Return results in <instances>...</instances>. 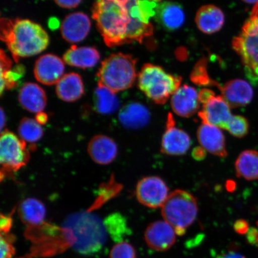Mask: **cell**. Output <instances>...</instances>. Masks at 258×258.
I'll list each match as a JSON object with an SVG mask.
<instances>
[{
    "instance_id": "8d00e7d4",
    "label": "cell",
    "mask_w": 258,
    "mask_h": 258,
    "mask_svg": "<svg viewBox=\"0 0 258 258\" xmlns=\"http://www.w3.org/2000/svg\"><path fill=\"white\" fill-rule=\"evenodd\" d=\"M234 230L237 232L238 234H244L247 233L249 231V224H248L246 221L243 219H240L235 222L234 225Z\"/></svg>"
},
{
    "instance_id": "e0dca14e",
    "label": "cell",
    "mask_w": 258,
    "mask_h": 258,
    "mask_svg": "<svg viewBox=\"0 0 258 258\" xmlns=\"http://www.w3.org/2000/svg\"><path fill=\"white\" fill-rule=\"evenodd\" d=\"M198 138L208 152L220 157L227 156L224 135L220 128L203 122L198 130Z\"/></svg>"
},
{
    "instance_id": "4316f807",
    "label": "cell",
    "mask_w": 258,
    "mask_h": 258,
    "mask_svg": "<svg viewBox=\"0 0 258 258\" xmlns=\"http://www.w3.org/2000/svg\"><path fill=\"white\" fill-rule=\"evenodd\" d=\"M94 104L99 114L108 115L117 110L120 102L115 93L98 84L94 93Z\"/></svg>"
},
{
    "instance_id": "f6af8a7d",
    "label": "cell",
    "mask_w": 258,
    "mask_h": 258,
    "mask_svg": "<svg viewBox=\"0 0 258 258\" xmlns=\"http://www.w3.org/2000/svg\"><path fill=\"white\" fill-rule=\"evenodd\" d=\"M257 225L258 227V222H257ZM252 244L256 245V246L258 247V229H256V230L255 232H254L253 237Z\"/></svg>"
},
{
    "instance_id": "cb8c5ba5",
    "label": "cell",
    "mask_w": 258,
    "mask_h": 258,
    "mask_svg": "<svg viewBox=\"0 0 258 258\" xmlns=\"http://www.w3.org/2000/svg\"><path fill=\"white\" fill-rule=\"evenodd\" d=\"M56 94L63 101L73 102L79 100L85 93V87L79 74L70 73L64 75L57 83Z\"/></svg>"
},
{
    "instance_id": "836d02e7",
    "label": "cell",
    "mask_w": 258,
    "mask_h": 258,
    "mask_svg": "<svg viewBox=\"0 0 258 258\" xmlns=\"http://www.w3.org/2000/svg\"><path fill=\"white\" fill-rule=\"evenodd\" d=\"M193 82L199 85H212L214 81L211 80L206 71L205 63L199 62L192 74Z\"/></svg>"
},
{
    "instance_id": "f546056e",
    "label": "cell",
    "mask_w": 258,
    "mask_h": 258,
    "mask_svg": "<svg viewBox=\"0 0 258 258\" xmlns=\"http://www.w3.org/2000/svg\"><path fill=\"white\" fill-rule=\"evenodd\" d=\"M104 222L106 230L114 240L120 238L121 235L127 230L125 219L120 214L110 215Z\"/></svg>"
},
{
    "instance_id": "3957f363",
    "label": "cell",
    "mask_w": 258,
    "mask_h": 258,
    "mask_svg": "<svg viewBox=\"0 0 258 258\" xmlns=\"http://www.w3.org/2000/svg\"><path fill=\"white\" fill-rule=\"evenodd\" d=\"M62 229L73 249L86 255L98 252L108 239L104 222L89 211L68 216Z\"/></svg>"
},
{
    "instance_id": "ffe728a7",
    "label": "cell",
    "mask_w": 258,
    "mask_h": 258,
    "mask_svg": "<svg viewBox=\"0 0 258 258\" xmlns=\"http://www.w3.org/2000/svg\"><path fill=\"white\" fill-rule=\"evenodd\" d=\"M225 22L221 10L214 5L203 6L197 12L196 25L203 33L214 34L221 30Z\"/></svg>"
},
{
    "instance_id": "f35d334b",
    "label": "cell",
    "mask_w": 258,
    "mask_h": 258,
    "mask_svg": "<svg viewBox=\"0 0 258 258\" xmlns=\"http://www.w3.org/2000/svg\"><path fill=\"white\" fill-rule=\"evenodd\" d=\"M215 95V93L208 89H203L199 93V101L205 104L209 100Z\"/></svg>"
},
{
    "instance_id": "30bf717a",
    "label": "cell",
    "mask_w": 258,
    "mask_h": 258,
    "mask_svg": "<svg viewBox=\"0 0 258 258\" xmlns=\"http://www.w3.org/2000/svg\"><path fill=\"white\" fill-rule=\"evenodd\" d=\"M175 120L172 114L167 116L166 130L161 140V152L170 156L185 154L191 147V142L188 134L175 126Z\"/></svg>"
},
{
    "instance_id": "d590c367",
    "label": "cell",
    "mask_w": 258,
    "mask_h": 258,
    "mask_svg": "<svg viewBox=\"0 0 258 258\" xmlns=\"http://www.w3.org/2000/svg\"><path fill=\"white\" fill-rule=\"evenodd\" d=\"M12 225V219L10 215H1L0 228L2 234H8Z\"/></svg>"
},
{
    "instance_id": "7dc6e473",
    "label": "cell",
    "mask_w": 258,
    "mask_h": 258,
    "mask_svg": "<svg viewBox=\"0 0 258 258\" xmlns=\"http://www.w3.org/2000/svg\"><path fill=\"white\" fill-rule=\"evenodd\" d=\"M151 1H160V0H151Z\"/></svg>"
},
{
    "instance_id": "5bb4252c",
    "label": "cell",
    "mask_w": 258,
    "mask_h": 258,
    "mask_svg": "<svg viewBox=\"0 0 258 258\" xmlns=\"http://www.w3.org/2000/svg\"><path fill=\"white\" fill-rule=\"evenodd\" d=\"M215 86L220 90L221 96L231 108L246 106L252 100L253 90L246 81L235 79L222 86L216 82Z\"/></svg>"
},
{
    "instance_id": "277c9868",
    "label": "cell",
    "mask_w": 258,
    "mask_h": 258,
    "mask_svg": "<svg viewBox=\"0 0 258 258\" xmlns=\"http://www.w3.org/2000/svg\"><path fill=\"white\" fill-rule=\"evenodd\" d=\"M137 62L131 54H112L102 61L97 73L98 84L115 93L131 88L137 79Z\"/></svg>"
},
{
    "instance_id": "60d3db41",
    "label": "cell",
    "mask_w": 258,
    "mask_h": 258,
    "mask_svg": "<svg viewBox=\"0 0 258 258\" xmlns=\"http://www.w3.org/2000/svg\"><path fill=\"white\" fill-rule=\"evenodd\" d=\"M216 258H245V257L240 253L230 251L227 253L219 254Z\"/></svg>"
},
{
    "instance_id": "7402d4cb",
    "label": "cell",
    "mask_w": 258,
    "mask_h": 258,
    "mask_svg": "<svg viewBox=\"0 0 258 258\" xmlns=\"http://www.w3.org/2000/svg\"><path fill=\"white\" fill-rule=\"evenodd\" d=\"M156 16L159 23L168 31L181 27L185 19L181 6L173 2H165L157 6Z\"/></svg>"
},
{
    "instance_id": "d4e9b609",
    "label": "cell",
    "mask_w": 258,
    "mask_h": 258,
    "mask_svg": "<svg viewBox=\"0 0 258 258\" xmlns=\"http://www.w3.org/2000/svg\"><path fill=\"white\" fill-rule=\"evenodd\" d=\"M18 215L21 220L30 227L43 225L46 216V209L39 200L28 198L19 206Z\"/></svg>"
},
{
    "instance_id": "ba28073f",
    "label": "cell",
    "mask_w": 258,
    "mask_h": 258,
    "mask_svg": "<svg viewBox=\"0 0 258 258\" xmlns=\"http://www.w3.org/2000/svg\"><path fill=\"white\" fill-rule=\"evenodd\" d=\"M30 159L27 144L21 138L8 130L0 137L1 176L16 172L26 166Z\"/></svg>"
},
{
    "instance_id": "9a60e30c",
    "label": "cell",
    "mask_w": 258,
    "mask_h": 258,
    "mask_svg": "<svg viewBox=\"0 0 258 258\" xmlns=\"http://www.w3.org/2000/svg\"><path fill=\"white\" fill-rule=\"evenodd\" d=\"M91 22L88 16L82 12L73 13L66 16L61 24L63 39L70 43H79L88 36Z\"/></svg>"
},
{
    "instance_id": "d6a6232c",
    "label": "cell",
    "mask_w": 258,
    "mask_h": 258,
    "mask_svg": "<svg viewBox=\"0 0 258 258\" xmlns=\"http://www.w3.org/2000/svg\"><path fill=\"white\" fill-rule=\"evenodd\" d=\"M121 188L122 186L120 184L115 182L114 180L112 179L111 181L109 182L108 184L105 185L101 189L105 192H102L103 194L102 196L99 197L98 200H97V202H95L94 205H93L92 208H90L89 211H91V210L96 209L97 207H98V206L102 205L103 203H105L108 200L117 195V194L120 191Z\"/></svg>"
},
{
    "instance_id": "4fadbf2b",
    "label": "cell",
    "mask_w": 258,
    "mask_h": 258,
    "mask_svg": "<svg viewBox=\"0 0 258 258\" xmlns=\"http://www.w3.org/2000/svg\"><path fill=\"white\" fill-rule=\"evenodd\" d=\"M176 232L165 221H155L145 231V240L151 249L163 251L170 249L175 243Z\"/></svg>"
},
{
    "instance_id": "9c48e42d",
    "label": "cell",
    "mask_w": 258,
    "mask_h": 258,
    "mask_svg": "<svg viewBox=\"0 0 258 258\" xmlns=\"http://www.w3.org/2000/svg\"><path fill=\"white\" fill-rule=\"evenodd\" d=\"M169 195L168 187L157 176L144 177L139 181L136 188L138 201L150 208L162 207Z\"/></svg>"
},
{
    "instance_id": "484cf974",
    "label": "cell",
    "mask_w": 258,
    "mask_h": 258,
    "mask_svg": "<svg viewBox=\"0 0 258 258\" xmlns=\"http://www.w3.org/2000/svg\"><path fill=\"white\" fill-rule=\"evenodd\" d=\"M236 175L247 180L258 179V152L246 150L242 152L235 163Z\"/></svg>"
},
{
    "instance_id": "ee69618b",
    "label": "cell",
    "mask_w": 258,
    "mask_h": 258,
    "mask_svg": "<svg viewBox=\"0 0 258 258\" xmlns=\"http://www.w3.org/2000/svg\"><path fill=\"white\" fill-rule=\"evenodd\" d=\"M1 129L2 131L3 130V128H4L5 125H6V114L4 112V110H3V109H1Z\"/></svg>"
},
{
    "instance_id": "ab89813d",
    "label": "cell",
    "mask_w": 258,
    "mask_h": 258,
    "mask_svg": "<svg viewBox=\"0 0 258 258\" xmlns=\"http://www.w3.org/2000/svg\"><path fill=\"white\" fill-rule=\"evenodd\" d=\"M206 155V151L202 147L195 148L193 150L192 156L196 160L201 161L205 159Z\"/></svg>"
},
{
    "instance_id": "1f68e13d",
    "label": "cell",
    "mask_w": 258,
    "mask_h": 258,
    "mask_svg": "<svg viewBox=\"0 0 258 258\" xmlns=\"http://www.w3.org/2000/svg\"><path fill=\"white\" fill-rule=\"evenodd\" d=\"M109 258H137V253L132 244L121 241L113 246Z\"/></svg>"
},
{
    "instance_id": "e575fe53",
    "label": "cell",
    "mask_w": 258,
    "mask_h": 258,
    "mask_svg": "<svg viewBox=\"0 0 258 258\" xmlns=\"http://www.w3.org/2000/svg\"><path fill=\"white\" fill-rule=\"evenodd\" d=\"M8 234H1V256L0 258H11L15 253V248L12 242L14 238Z\"/></svg>"
},
{
    "instance_id": "7bdbcfd3",
    "label": "cell",
    "mask_w": 258,
    "mask_h": 258,
    "mask_svg": "<svg viewBox=\"0 0 258 258\" xmlns=\"http://www.w3.org/2000/svg\"><path fill=\"white\" fill-rule=\"evenodd\" d=\"M59 26V21L57 19H50L49 21V27L51 29H56Z\"/></svg>"
},
{
    "instance_id": "4dcf8cb0",
    "label": "cell",
    "mask_w": 258,
    "mask_h": 258,
    "mask_svg": "<svg viewBox=\"0 0 258 258\" xmlns=\"http://www.w3.org/2000/svg\"><path fill=\"white\" fill-rule=\"evenodd\" d=\"M249 128V122L246 118L241 115H233L226 130L234 137L241 138L246 136Z\"/></svg>"
},
{
    "instance_id": "83f0119b",
    "label": "cell",
    "mask_w": 258,
    "mask_h": 258,
    "mask_svg": "<svg viewBox=\"0 0 258 258\" xmlns=\"http://www.w3.org/2000/svg\"><path fill=\"white\" fill-rule=\"evenodd\" d=\"M25 73L24 66L18 64L12 69V62L9 58L1 59V95L5 89H12L18 85L19 80L24 77Z\"/></svg>"
},
{
    "instance_id": "5b68a950",
    "label": "cell",
    "mask_w": 258,
    "mask_h": 258,
    "mask_svg": "<svg viewBox=\"0 0 258 258\" xmlns=\"http://www.w3.org/2000/svg\"><path fill=\"white\" fill-rule=\"evenodd\" d=\"M182 79L167 73L154 64H145L138 76V86L148 98L157 104H165L180 88Z\"/></svg>"
},
{
    "instance_id": "2e32d148",
    "label": "cell",
    "mask_w": 258,
    "mask_h": 258,
    "mask_svg": "<svg viewBox=\"0 0 258 258\" xmlns=\"http://www.w3.org/2000/svg\"><path fill=\"white\" fill-rule=\"evenodd\" d=\"M199 93L192 87L183 85L176 90L171 98L174 112L182 117H189L199 108Z\"/></svg>"
},
{
    "instance_id": "603a6c76",
    "label": "cell",
    "mask_w": 258,
    "mask_h": 258,
    "mask_svg": "<svg viewBox=\"0 0 258 258\" xmlns=\"http://www.w3.org/2000/svg\"><path fill=\"white\" fill-rule=\"evenodd\" d=\"M100 57L99 51L94 47L72 46L63 54V59L70 66L86 69L95 66Z\"/></svg>"
},
{
    "instance_id": "52a82bcc",
    "label": "cell",
    "mask_w": 258,
    "mask_h": 258,
    "mask_svg": "<svg viewBox=\"0 0 258 258\" xmlns=\"http://www.w3.org/2000/svg\"><path fill=\"white\" fill-rule=\"evenodd\" d=\"M233 47L241 58L246 75L251 82L258 81V3L245 22Z\"/></svg>"
},
{
    "instance_id": "74e56055",
    "label": "cell",
    "mask_w": 258,
    "mask_h": 258,
    "mask_svg": "<svg viewBox=\"0 0 258 258\" xmlns=\"http://www.w3.org/2000/svg\"><path fill=\"white\" fill-rule=\"evenodd\" d=\"M82 0H54V2L61 8L72 9L77 7Z\"/></svg>"
},
{
    "instance_id": "7c38bea8",
    "label": "cell",
    "mask_w": 258,
    "mask_h": 258,
    "mask_svg": "<svg viewBox=\"0 0 258 258\" xmlns=\"http://www.w3.org/2000/svg\"><path fill=\"white\" fill-rule=\"evenodd\" d=\"M230 108L221 96L215 95L203 104L199 116L203 122L226 130L233 116Z\"/></svg>"
},
{
    "instance_id": "ac0fdd59",
    "label": "cell",
    "mask_w": 258,
    "mask_h": 258,
    "mask_svg": "<svg viewBox=\"0 0 258 258\" xmlns=\"http://www.w3.org/2000/svg\"><path fill=\"white\" fill-rule=\"evenodd\" d=\"M88 151L95 163L106 165L115 159L118 147L115 141L105 135H98L89 142Z\"/></svg>"
},
{
    "instance_id": "44dd1931",
    "label": "cell",
    "mask_w": 258,
    "mask_h": 258,
    "mask_svg": "<svg viewBox=\"0 0 258 258\" xmlns=\"http://www.w3.org/2000/svg\"><path fill=\"white\" fill-rule=\"evenodd\" d=\"M119 121L125 128L139 129L145 126L150 121V113L144 105L131 102L122 106L119 112Z\"/></svg>"
},
{
    "instance_id": "f1b7e54d",
    "label": "cell",
    "mask_w": 258,
    "mask_h": 258,
    "mask_svg": "<svg viewBox=\"0 0 258 258\" xmlns=\"http://www.w3.org/2000/svg\"><path fill=\"white\" fill-rule=\"evenodd\" d=\"M19 136L25 143L34 144L43 136V129L37 120L30 118H24L19 123Z\"/></svg>"
},
{
    "instance_id": "6da1fadb",
    "label": "cell",
    "mask_w": 258,
    "mask_h": 258,
    "mask_svg": "<svg viewBox=\"0 0 258 258\" xmlns=\"http://www.w3.org/2000/svg\"><path fill=\"white\" fill-rule=\"evenodd\" d=\"M92 18L110 48L134 41L141 43L153 34L150 12L143 0H96Z\"/></svg>"
},
{
    "instance_id": "bcb514c9",
    "label": "cell",
    "mask_w": 258,
    "mask_h": 258,
    "mask_svg": "<svg viewBox=\"0 0 258 258\" xmlns=\"http://www.w3.org/2000/svg\"><path fill=\"white\" fill-rule=\"evenodd\" d=\"M245 3H248V4H254L256 5L258 3V0H243Z\"/></svg>"
},
{
    "instance_id": "7a4b0ae2",
    "label": "cell",
    "mask_w": 258,
    "mask_h": 258,
    "mask_svg": "<svg viewBox=\"0 0 258 258\" xmlns=\"http://www.w3.org/2000/svg\"><path fill=\"white\" fill-rule=\"evenodd\" d=\"M1 40L11 51L15 62L22 58L39 54L49 44L47 32L39 24L29 19L2 18Z\"/></svg>"
},
{
    "instance_id": "8fae6325",
    "label": "cell",
    "mask_w": 258,
    "mask_h": 258,
    "mask_svg": "<svg viewBox=\"0 0 258 258\" xmlns=\"http://www.w3.org/2000/svg\"><path fill=\"white\" fill-rule=\"evenodd\" d=\"M64 61L53 54L40 56L35 62L34 74L38 82L47 86L55 85L63 76Z\"/></svg>"
},
{
    "instance_id": "b9f144b4",
    "label": "cell",
    "mask_w": 258,
    "mask_h": 258,
    "mask_svg": "<svg viewBox=\"0 0 258 258\" xmlns=\"http://www.w3.org/2000/svg\"><path fill=\"white\" fill-rule=\"evenodd\" d=\"M47 120L48 117L46 113L41 112L38 113L36 115V120L38 123H40L41 125L46 124Z\"/></svg>"
},
{
    "instance_id": "d6986e66",
    "label": "cell",
    "mask_w": 258,
    "mask_h": 258,
    "mask_svg": "<svg viewBox=\"0 0 258 258\" xmlns=\"http://www.w3.org/2000/svg\"><path fill=\"white\" fill-rule=\"evenodd\" d=\"M19 102L26 110L43 112L47 105V96L44 89L37 84L27 83L22 87L18 96Z\"/></svg>"
},
{
    "instance_id": "8992f818",
    "label": "cell",
    "mask_w": 258,
    "mask_h": 258,
    "mask_svg": "<svg viewBox=\"0 0 258 258\" xmlns=\"http://www.w3.org/2000/svg\"><path fill=\"white\" fill-rule=\"evenodd\" d=\"M161 214L178 235L185 234L186 229L193 224L198 214V205L191 193L176 189L169 194L162 206Z\"/></svg>"
}]
</instances>
